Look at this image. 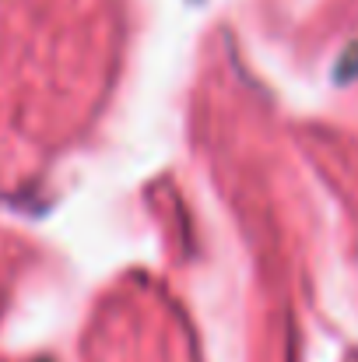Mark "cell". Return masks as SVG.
Instances as JSON below:
<instances>
[{
  "mask_svg": "<svg viewBox=\"0 0 358 362\" xmlns=\"http://www.w3.org/2000/svg\"><path fill=\"white\" fill-rule=\"evenodd\" d=\"M352 78H358V42L352 49H345V57L338 64V81H352Z\"/></svg>",
  "mask_w": 358,
  "mask_h": 362,
  "instance_id": "obj_1",
  "label": "cell"
}]
</instances>
